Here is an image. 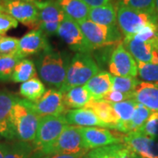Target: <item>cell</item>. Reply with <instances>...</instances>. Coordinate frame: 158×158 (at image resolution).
<instances>
[{"mask_svg": "<svg viewBox=\"0 0 158 158\" xmlns=\"http://www.w3.org/2000/svg\"><path fill=\"white\" fill-rule=\"evenodd\" d=\"M71 58L66 51H56L53 48L39 54L35 66L41 80L60 90L65 83Z\"/></svg>", "mask_w": 158, "mask_h": 158, "instance_id": "cell-1", "label": "cell"}, {"mask_svg": "<svg viewBox=\"0 0 158 158\" xmlns=\"http://www.w3.org/2000/svg\"><path fill=\"white\" fill-rule=\"evenodd\" d=\"M40 117L27 104V99H19L11 110V123L16 138L33 142L39 126Z\"/></svg>", "mask_w": 158, "mask_h": 158, "instance_id": "cell-2", "label": "cell"}, {"mask_svg": "<svg viewBox=\"0 0 158 158\" xmlns=\"http://www.w3.org/2000/svg\"><path fill=\"white\" fill-rule=\"evenodd\" d=\"M98 72L99 68L90 54L77 53L70 60L65 83L60 90L63 93L70 88L83 86Z\"/></svg>", "mask_w": 158, "mask_h": 158, "instance_id": "cell-3", "label": "cell"}, {"mask_svg": "<svg viewBox=\"0 0 158 158\" xmlns=\"http://www.w3.org/2000/svg\"><path fill=\"white\" fill-rule=\"evenodd\" d=\"M78 25L85 39L94 50L106 47H114L123 40L118 26H102L94 23L89 19L80 21Z\"/></svg>", "mask_w": 158, "mask_h": 158, "instance_id": "cell-4", "label": "cell"}, {"mask_svg": "<svg viewBox=\"0 0 158 158\" xmlns=\"http://www.w3.org/2000/svg\"><path fill=\"white\" fill-rule=\"evenodd\" d=\"M66 126H68V122L64 114L49 115L40 118L36 135L33 141L35 148L43 156L46 155Z\"/></svg>", "mask_w": 158, "mask_h": 158, "instance_id": "cell-5", "label": "cell"}, {"mask_svg": "<svg viewBox=\"0 0 158 158\" xmlns=\"http://www.w3.org/2000/svg\"><path fill=\"white\" fill-rule=\"evenodd\" d=\"M117 9V26L124 37L133 36L143 27L151 22H158L156 14L134 10L118 5Z\"/></svg>", "mask_w": 158, "mask_h": 158, "instance_id": "cell-6", "label": "cell"}, {"mask_svg": "<svg viewBox=\"0 0 158 158\" xmlns=\"http://www.w3.org/2000/svg\"><path fill=\"white\" fill-rule=\"evenodd\" d=\"M35 4L39 10L38 28L47 36L57 35L59 26L65 18V13L58 5L57 1H37Z\"/></svg>", "mask_w": 158, "mask_h": 158, "instance_id": "cell-7", "label": "cell"}, {"mask_svg": "<svg viewBox=\"0 0 158 158\" xmlns=\"http://www.w3.org/2000/svg\"><path fill=\"white\" fill-rule=\"evenodd\" d=\"M79 129L84 146L88 151L98 148L123 143L125 135L120 134L119 131L113 132L106 127H79Z\"/></svg>", "mask_w": 158, "mask_h": 158, "instance_id": "cell-8", "label": "cell"}, {"mask_svg": "<svg viewBox=\"0 0 158 158\" xmlns=\"http://www.w3.org/2000/svg\"><path fill=\"white\" fill-rule=\"evenodd\" d=\"M57 35L68 45L71 50L77 53L91 54L94 51L87 40L85 39L78 23L66 15L59 26Z\"/></svg>", "mask_w": 158, "mask_h": 158, "instance_id": "cell-9", "label": "cell"}, {"mask_svg": "<svg viewBox=\"0 0 158 158\" xmlns=\"http://www.w3.org/2000/svg\"><path fill=\"white\" fill-rule=\"evenodd\" d=\"M27 104L40 118L49 115H61L68 112L63 94L60 90L51 88L46 90L44 95L35 102L27 100Z\"/></svg>", "mask_w": 158, "mask_h": 158, "instance_id": "cell-10", "label": "cell"}, {"mask_svg": "<svg viewBox=\"0 0 158 158\" xmlns=\"http://www.w3.org/2000/svg\"><path fill=\"white\" fill-rule=\"evenodd\" d=\"M52 153L87 154L88 150H86L84 146L79 127L71 125L66 126L46 155Z\"/></svg>", "mask_w": 158, "mask_h": 158, "instance_id": "cell-11", "label": "cell"}, {"mask_svg": "<svg viewBox=\"0 0 158 158\" xmlns=\"http://www.w3.org/2000/svg\"><path fill=\"white\" fill-rule=\"evenodd\" d=\"M109 72L115 77H134L138 75L137 62L125 48L122 42L114 47L108 61Z\"/></svg>", "mask_w": 158, "mask_h": 158, "instance_id": "cell-12", "label": "cell"}, {"mask_svg": "<svg viewBox=\"0 0 158 158\" xmlns=\"http://www.w3.org/2000/svg\"><path fill=\"white\" fill-rule=\"evenodd\" d=\"M35 3L25 0H12L1 4L0 6H3L18 22L30 27H38L39 10Z\"/></svg>", "mask_w": 158, "mask_h": 158, "instance_id": "cell-13", "label": "cell"}, {"mask_svg": "<svg viewBox=\"0 0 158 158\" xmlns=\"http://www.w3.org/2000/svg\"><path fill=\"white\" fill-rule=\"evenodd\" d=\"M122 44L137 62L158 64V41H141L128 36L123 38Z\"/></svg>", "mask_w": 158, "mask_h": 158, "instance_id": "cell-14", "label": "cell"}, {"mask_svg": "<svg viewBox=\"0 0 158 158\" xmlns=\"http://www.w3.org/2000/svg\"><path fill=\"white\" fill-rule=\"evenodd\" d=\"M49 48H52V47L48 40V36L40 29L36 28L19 39L17 56L19 59H25L26 57L40 54Z\"/></svg>", "mask_w": 158, "mask_h": 158, "instance_id": "cell-15", "label": "cell"}, {"mask_svg": "<svg viewBox=\"0 0 158 158\" xmlns=\"http://www.w3.org/2000/svg\"><path fill=\"white\" fill-rule=\"evenodd\" d=\"M123 143L139 158H158V141L140 132L125 134Z\"/></svg>", "mask_w": 158, "mask_h": 158, "instance_id": "cell-16", "label": "cell"}, {"mask_svg": "<svg viewBox=\"0 0 158 158\" xmlns=\"http://www.w3.org/2000/svg\"><path fill=\"white\" fill-rule=\"evenodd\" d=\"M19 98L6 90H0V136L8 140L16 138L11 123V110Z\"/></svg>", "mask_w": 158, "mask_h": 158, "instance_id": "cell-17", "label": "cell"}, {"mask_svg": "<svg viewBox=\"0 0 158 158\" xmlns=\"http://www.w3.org/2000/svg\"><path fill=\"white\" fill-rule=\"evenodd\" d=\"M68 125L85 127H106V126L98 118L94 112L88 108H78L69 110L64 114Z\"/></svg>", "mask_w": 158, "mask_h": 158, "instance_id": "cell-18", "label": "cell"}, {"mask_svg": "<svg viewBox=\"0 0 158 158\" xmlns=\"http://www.w3.org/2000/svg\"><path fill=\"white\" fill-rule=\"evenodd\" d=\"M135 99L152 112H158V84L141 82L135 90Z\"/></svg>", "mask_w": 158, "mask_h": 158, "instance_id": "cell-19", "label": "cell"}, {"mask_svg": "<svg viewBox=\"0 0 158 158\" xmlns=\"http://www.w3.org/2000/svg\"><path fill=\"white\" fill-rule=\"evenodd\" d=\"M93 100H101L104 96L112 90V75L107 71H100L85 85Z\"/></svg>", "mask_w": 158, "mask_h": 158, "instance_id": "cell-20", "label": "cell"}, {"mask_svg": "<svg viewBox=\"0 0 158 158\" xmlns=\"http://www.w3.org/2000/svg\"><path fill=\"white\" fill-rule=\"evenodd\" d=\"M85 108L92 110L107 128L117 129L118 119L112 103L106 100H92Z\"/></svg>", "mask_w": 158, "mask_h": 158, "instance_id": "cell-21", "label": "cell"}, {"mask_svg": "<svg viewBox=\"0 0 158 158\" xmlns=\"http://www.w3.org/2000/svg\"><path fill=\"white\" fill-rule=\"evenodd\" d=\"M62 94L65 106L68 110L85 107L93 100L90 93L85 88V85L70 88Z\"/></svg>", "mask_w": 158, "mask_h": 158, "instance_id": "cell-22", "label": "cell"}, {"mask_svg": "<svg viewBox=\"0 0 158 158\" xmlns=\"http://www.w3.org/2000/svg\"><path fill=\"white\" fill-rule=\"evenodd\" d=\"M67 17L76 22L87 19L89 17L90 7L83 0H56Z\"/></svg>", "mask_w": 158, "mask_h": 158, "instance_id": "cell-23", "label": "cell"}, {"mask_svg": "<svg viewBox=\"0 0 158 158\" xmlns=\"http://www.w3.org/2000/svg\"><path fill=\"white\" fill-rule=\"evenodd\" d=\"M88 19L98 25L114 27L117 26V9L112 3L106 6L90 8Z\"/></svg>", "mask_w": 158, "mask_h": 158, "instance_id": "cell-24", "label": "cell"}, {"mask_svg": "<svg viewBox=\"0 0 158 158\" xmlns=\"http://www.w3.org/2000/svg\"><path fill=\"white\" fill-rule=\"evenodd\" d=\"M137 104L138 102L135 99H129L118 103H112L113 109L118 119V124L116 129L117 131L125 134L126 127L129 123V121L133 117Z\"/></svg>", "mask_w": 158, "mask_h": 158, "instance_id": "cell-25", "label": "cell"}, {"mask_svg": "<svg viewBox=\"0 0 158 158\" xmlns=\"http://www.w3.org/2000/svg\"><path fill=\"white\" fill-rule=\"evenodd\" d=\"M43 154L38 150L33 142L19 141L10 145L5 158H42Z\"/></svg>", "mask_w": 158, "mask_h": 158, "instance_id": "cell-26", "label": "cell"}, {"mask_svg": "<svg viewBox=\"0 0 158 158\" xmlns=\"http://www.w3.org/2000/svg\"><path fill=\"white\" fill-rule=\"evenodd\" d=\"M46 90L43 82L37 77H34L20 85L19 94L28 101L35 102L44 95Z\"/></svg>", "mask_w": 158, "mask_h": 158, "instance_id": "cell-27", "label": "cell"}, {"mask_svg": "<svg viewBox=\"0 0 158 158\" xmlns=\"http://www.w3.org/2000/svg\"><path fill=\"white\" fill-rule=\"evenodd\" d=\"M37 69L32 60L21 59L18 62L11 76V81L14 83H24L30 79L36 77Z\"/></svg>", "mask_w": 158, "mask_h": 158, "instance_id": "cell-28", "label": "cell"}, {"mask_svg": "<svg viewBox=\"0 0 158 158\" xmlns=\"http://www.w3.org/2000/svg\"><path fill=\"white\" fill-rule=\"evenodd\" d=\"M152 113L151 110L138 103L135 110V113L133 114V117L129 121V123L126 127L125 134L139 131L143 127V125L145 124V122L147 121V119L149 118Z\"/></svg>", "mask_w": 158, "mask_h": 158, "instance_id": "cell-29", "label": "cell"}, {"mask_svg": "<svg viewBox=\"0 0 158 158\" xmlns=\"http://www.w3.org/2000/svg\"><path fill=\"white\" fill-rule=\"evenodd\" d=\"M19 59L16 55H0V81H10Z\"/></svg>", "mask_w": 158, "mask_h": 158, "instance_id": "cell-30", "label": "cell"}, {"mask_svg": "<svg viewBox=\"0 0 158 158\" xmlns=\"http://www.w3.org/2000/svg\"><path fill=\"white\" fill-rule=\"evenodd\" d=\"M141 82L134 77H115L112 76V90H118L126 93L135 92Z\"/></svg>", "mask_w": 158, "mask_h": 158, "instance_id": "cell-31", "label": "cell"}, {"mask_svg": "<svg viewBox=\"0 0 158 158\" xmlns=\"http://www.w3.org/2000/svg\"><path fill=\"white\" fill-rule=\"evenodd\" d=\"M138 75L144 82L158 84V64L137 62Z\"/></svg>", "mask_w": 158, "mask_h": 158, "instance_id": "cell-32", "label": "cell"}, {"mask_svg": "<svg viewBox=\"0 0 158 158\" xmlns=\"http://www.w3.org/2000/svg\"><path fill=\"white\" fill-rule=\"evenodd\" d=\"M119 6L155 14V0H119Z\"/></svg>", "mask_w": 158, "mask_h": 158, "instance_id": "cell-33", "label": "cell"}, {"mask_svg": "<svg viewBox=\"0 0 158 158\" xmlns=\"http://www.w3.org/2000/svg\"><path fill=\"white\" fill-rule=\"evenodd\" d=\"M120 144L121 143L98 148L90 150L88 152V155L90 158H118V151Z\"/></svg>", "mask_w": 158, "mask_h": 158, "instance_id": "cell-34", "label": "cell"}, {"mask_svg": "<svg viewBox=\"0 0 158 158\" xmlns=\"http://www.w3.org/2000/svg\"><path fill=\"white\" fill-rule=\"evenodd\" d=\"M19 39L10 36H0V55H16Z\"/></svg>", "mask_w": 158, "mask_h": 158, "instance_id": "cell-35", "label": "cell"}, {"mask_svg": "<svg viewBox=\"0 0 158 158\" xmlns=\"http://www.w3.org/2000/svg\"><path fill=\"white\" fill-rule=\"evenodd\" d=\"M18 21L0 6V35L3 36L11 29L16 28Z\"/></svg>", "mask_w": 158, "mask_h": 158, "instance_id": "cell-36", "label": "cell"}, {"mask_svg": "<svg viewBox=\"0 0 158 158\" xmlns=\"http://www.w3.org/2000/svg\"><path fill=\"white\" fill-rule=\"evenodd\" d=\"M137 132L153 138L158 137V112H153L143 127Z\"/></svg>", "mask_w": 158, "mask_h": 158, "instance_id": "cell-37", "label": "cell"}, {"mask_svg": "<svg viewBox=\"0 0 158 158\" xmlns=\"http://www.w3.org/2000/svg\"><path fill=\"white\" fill-rule=\"evenodd\" d=\"M129 99H135V92L126 93L118 90H111L103 98V100H106L110 103H118Z\"/></svg>", "mask_w": 158, "mask_h": 158, "instance_id": "cell-38", "label": "cell"}, {"mask_svg": "<svg viewBox=\"0 0 158 158\" xmlns=\"http://www.w3.org/2000/svg\"><path fill=\"white\" fill-rule=\"evenodd\" d=\"M118 158H139L134 151L124 143L120 144L118 151Z\"/></svg>", "mask_w": 158, "mask_h": 158, "instance_id": "cell-39", "label": "cell"}, {"mask_svg": "<svg viewBox=\"0 0 158 158\" xmlns=\"http://www.w3.org/2000/svg\"><path fill=\"white\" fill-rule=\"evenodd\" d=\"M86 154H59L52 153L44 155L42 158H83Z\"/></svg>", "mask_w": 158, "mask_h": 158, "instance_id": "cell-40", "label": "cell"}, {"mask_svg": "<svg viewBox=\"0 0 158 158\" xmlns=\"http://www.w3.org/2000/svg\"><path fill=\"white\" fill-rule=\"evenodd\" d=\"M90 8L98 7V6H106L111 3L112 0H83Z\"/></svg>", "mask_w": 158, "mask_h": 158, "instance_id": "cell-41", "label": "cell"}, {"mask_svg": "<svg viewBox=\"0 0 158 158\" xmlns=\"http://www.w3.org/2000/svg\"><path fill=\"white\" fill-rule=\"evenodd\" d=\"M10 149V145L0 141V158H5Z\"/></svg>", "mask_w": 158, "mask_h": 158, "instance_id": "cell-42", "label": "cell"}, {"mask_svg": "<svg viewBox=\"0 0 158 158\" xmlns=\"http://www.w3.org/2000/svg\"><path fill=\"white\" fill-rule=\"evenodd\" d=\"M155 14L158 17V0H155Z\"/></svg>", "mask_w": 158, "mask_h": 158, "instance_id": "cell-43", "label": "cell"}, {"mask_svg": "<svg viewBox=\"0 0 158 158\" xmlns=\"http://www.w3.org/2000/svg\"><path fill=\"white\" fill-rule=\"evenodd\" d=\"M9 1H12V0H0V5L1 4H4V3H6V2H9ZM25 1H30V2H37L38 0H25Z\"/></svg>", "mask_w": 158, "mask_h": 158, "instance_id": "cell-44", "label": "cell"}, {"mask_svg": "<svg viewBox=\"0 0 158 158\" xmlns=\"http://www.w3.org/2000/svg\"><path fill=\"white\" fill-rule=\"evenodd\" d=\"M83 158H90V156H89V155H88V153H87V154H86V155H85V156H84V157Z\"/></svg>", "mask_w": 158, "mask_h": 158, "instance_id": "cell-45", "label": "cell"}, {"mask_svg": "<svg viewBox=\"0 0 158 158\" xmlns=\"http://www.w3.org/2000/svg\"><path fill=\"white\" fill-rule=\"evenodd\" d=\"M0 36H1V35H0Z\"/></svg>", "mask_w": 158, "mask_h": 158, "instance_id": "cell-46", "label": "cell"}]
</instances>
